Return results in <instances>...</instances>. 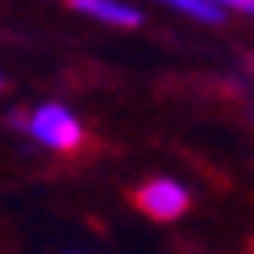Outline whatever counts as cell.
Instances as JSON below:
<instances>
[{
  "mask_svg": "<svg viewBox=\"0 0 254 254\" xmlns=\"http://www.w3.org/2000/svg\"><path fill=\"white\" fill-rule=\"evenodd\" d=\"M8 125L21 129L34 146L46 154H75L88 142V125L79 121V113L63 100H42L29 113H8Z\"/></svg>",
  "mask_w": 254,
  "mask_h": 254,
  "instance_id": "1",
  "label": "cell"
},
{
  "mask_svg": "<svg viewBox=\"0 0 254 254\" xmlns=\"http://www.w3.org/2000/svg\"><path fill=\"white\" fill-rule=\"evenodd\" d=\"M133 204H137L142 217L167 225V221H179L188 208H192V192H188L179 179H171V175H154V179H146V184L133 188Z\"/></svg>",
  "mask_w": 254,
  "mask_h": 254,
  "instance_id": "2",
  "label": "cell"
},
{
  "mask_svg": "<svg viewBox=\"0 0 254 254\" xmlns=\"http://www.w3.org/2000/svg\"><path fill=\"white\" fill-rule=\"evenodd\" d=\"M67 8L96 21V25H109V29H142V21H146V13L133 0H67Z\"/></svg>",
  "mask_w": 254,
  "mask_h": 254,
  "instance_id": "3",
  "label": "cell"
},
{
  "mask_svg": "<svg viewBox=\"0 0 254 254\" xmlns=\"http://www.w3.org/2000/svg\"><path fill=\"white\" fill-rule=\"evenodd\" d=\"M150 4L171 8V13L196 21V25H225V21H229V13L221 4H213V0H150Z\"/></svg>",
  "mask_w": 254,
  "mask_h": 254,
  "instance_id": "4",
  "label": "cell"
},
{
  "mask_svg": "<svg viewBox=\"0 0 254 254\" xmlns=\"http://www.w3.org/2000/svg\"><path fill=\"white\" fill-rule=\"evenodd\" d=\"M213 4H221L225 13H238V17H254V0H213Z\"/></svg>",
  "mask_w": 254,
  "mask_h": 254,
  "instance_id": "5",
  "label": "cell"
},
{
  "mask_svg": "<svg viewBox=\"0 0 254 254\" xmlns=\"http://www.w3.org/2000/svg\"><path fill=\"white\" fill-rule=\"evenodd\" d=\"M8 88V75H4V71H0V92H4Z\"/></svg>",
  "mask_w": 254,
  "mask_h": 254,
  "instance_id": "6",
  "label": "cell"
}]
</instances>
